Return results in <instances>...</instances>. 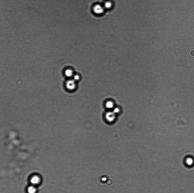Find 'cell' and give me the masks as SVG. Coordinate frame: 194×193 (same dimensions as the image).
<instances>
[{
	"label": "cell",
	"instance_id": "obj_10",
	"mask_svg": "<svg viewBox=\"0 0 194 193\" xmlns=\"http://www.w3.org/2000/svg\"><path fill=\"white\" fill-rule=\"evenodd\" d=\"M73 79L76 82L78 81L80 79V76L78 74H74L73 77Z\"/></svg>",
	"mask_w": 194,
	"mask_h": 193
},
{
	"label": "cell",
	"instance_id": "obj_11",
	"mask_svg": "<svg viewBox=\"0 0 194 193\" xmlns=\"http://www.w3.org/2000/svg\"><path fill=\"white\" fill-rule=\"evenodd\" d=\"M112 111L115 114H117V113H119V112H120V109H119V108L117 107H115L113 109Z\"/></svg>",
	"mask_w": 194,
	"mask_h": 193
},
{
	"label": "cell",
	"instance_id": "obj_9",
	"mask_svg": "<svg viewBox=\"0 0 194 193\" xmlns=\"http://www.w3.org/2000/svg\"><path fill=\"white\" fill-rule=\"evenodd\" d=\"M112 3L111 1H106L104 5H103L105 9H110L112 7Z\"/></svg>",
	"mask_w": 194,
	"mask_h": 193
},
{
	"label": "cell",
	"instance_id": "obj_2",
	"mask_svg": "<svg viewBox=\"0 0 194 193\" xmlns=\"http://www.w3.org/2000/svg\"><path fill=\"white\" fill-rule=\"evenodd\" d=\"M105 9L103 6L99 4L95 5L93 8V12L95 13L98 15H101L103 13Z\"/></svg>",
	"mask_w": 194,
	"mask_h": 193
},
{
	"label": "cell",
	"instance_id": "obj_1",
	"mask_svg": "<svg viewBox=\"0 0 194 193\" xmlns=\"http://www.w3.org/2000/svg\"><path fill=\"white\" fill-rule=\"evenodd\" d=\"M105 118L107 122L109 123H113L115 120L116 114L112 111H109L105 114Z\"/></svg>",
	"mask_w": 194,
	"mask_h": 193
},
{
	"label": "cell",
	"instance_id": "obj_3",
	"mask_svg": "<svg viewBox=\"0 0 194 193\" xmlns=\"http://www.w3.org/2000/svg\"><path fill=\"white\" fill-rule=\"evenodd\" d=\"M66 86L67 88L70 91L74 90L77 87L76 82L73 79L67 80L66 82Z\"/></svg>",
	"mask_w": 194,
	"mask_h": 193
},
{
	"label": "cell",
	"instance_id": "obj_4",
	"mask_svg": "<svg viewBox=\"0 0 194 193\" xmlns=\"http://www.w3.org/2000/svg\"><path fill=\"white\" fill-rule=\"evenodd\" d=\"M30 181L32 185L36 186L39 184L41 179L38 175H34L31 178Z\"/></svg>",
	"mask_w": 194,
	"mask_h": 193
},
{
	"label": "cell",
	"instance_id": "obj_7",
	"mask_svg": "<svg viewBox=\"0 0 194 193\" xmlns=\"http://www.w3.org/2000/svg\"><path fill=\"white\" fill-rule=\"evenodd\" d=\"M65 74L67 77L69 78L73 77L74 75L73 70L70 69H67L65 72Z\"/></svg>",
	"mask_w": 194,
	"mask_h": 193
},
{
	"label": "cell",
	"instance_id": "obj_6",
	"mask_svg": "<svg viewBox=\"0 0 194 193\" xmlns=\"http://www.w3.org/2000/svg\"><path fill=\"white\" fill-rule=\"evenodd\" d=\"M106 107L107 109L109 110H113L115 107L114 102L111 100H109L106 101L105 104Z\"/></svg>",
	"mask_w": 194,
	"mask_h": 193
},
{
	"label": "cell",
	"instance_id": "obj_5",
	"mask_svg": "<svg viewBox=\"0 0 194 193\" xmlns=\"http://www.w3.org/2000/svg\"><path fill=\"white\" fill-rule=\"evenodd\" d=\"M185 163L187 166L191 167L194 165V159L191 157H187L185 160Z\"/></svg>",
	"mask_w": 194,
	"mask_h": 193
},
{
	"label": "cell",
	"instance_id": "obj_8",
	"mask_svg": "<svg viewBox=\"0 0 194 193\" xmlns=\"http://www.w3.org/2000/svg\"><path fill=\"white\" fill-rule=\"evenodd\" d=\"M27 191L28 193H36L37 191L36 186L32 185L30 186L27 189Z\"/></svg>",
	"mask_w": 194,
	"mask_h": 193
}]
</instances>
